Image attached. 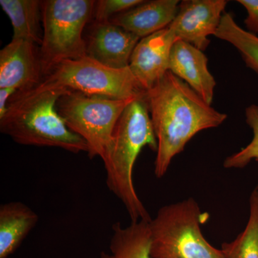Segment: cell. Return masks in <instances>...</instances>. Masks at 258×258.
I'll return each mask as SVG.
<instances>
[{
  "instance_id": "14",
  "label": "cell",
  "mask_w": 258,
  "mask_h": 258,
  "mask_svg": "<svg viewBox=\"0 0 258 258\" xmlns=\"http://www.w3.org/2000/svg\"><path fill=\"white\" fill-rule=\"evenodd\" d=\"M39 216L28 205L10 202L0 207V258L14 253L38 223Z\"/></svg>"
},
{
  "instance_id": "18",
  "label": "cell",
  "mask_w": 258,
  "mask_h": 258,
  "mask_svg": "<svg viewBox=\"0 0 258 258\" xmlns=\"http://www.w3.org/2000/svg\"><path fill=\"white\" fill-rule=\"evenodd\" d=\"M249 215L244 230L230 242L222 244L225 258H258V185L249 200Z\"/></svg>"
},
{
  "instance_id": "12",
  "label": "cell",
  "mask_w": 258,
  "mask_h": 258,
  "mask_svg": "<svg viewBox=\"0 0 258 258\" xmlns=\"http://www.w3.org/2000/svg\"><path fill=\"white\" fill-rule=\"evenodd\" d=\"M208 62L203 51L183 40H176L171 47L169 71L211 105L216 81L209 71Z\"/></svg>"
},
{
  "instance_id": "2",
  "label": "cell",
  "mask_w": 258,
  "mask_h": 258,
  "mask_svg": "<svg viewBox=\"0 0 258 258\" xmlns=\"http://www.w3.org/2000/svg\"><path fill=\"white\" fill-rule=\"evenodd\" d=\"M157 152L154 133L146 94L134 99L117 121L111 144L102 160L108 189L125 207L132 222H150L152 217L140 200L134 184L133 171L142 149Z\"/></svg>"
},
{
  "instance_id": "16",
  "label": "cell",
  "mask_w": 258,
  "mask_h": 258,
  "mask_svg": "<svg viewBox=\"0 0 258 258\" xmlns=\"http://www.w3.org/2000/svg\"><path fill=\"white\" fill-rule=\"evenodd\" d=\"M0 5L11 21L13 40H24L40 47L43 38L42 1L0 0Z\"/></svg>"
},
{
  "instance_id": "3",
  "label": "cell",
  "mask_w": 258,
  "mask_h": 258,
  "mask_svg": "<svg viewBox=\"0 0 258 258\" xmlns=\"http://www.w3.org/2000/svg\"><path fill=\"white\" fill-rule=\"evenodd\" d=\"M66 88L17 93L0 118V131L22 145L59 148L74 154L88 152L86 141L67 126L57 113Z\"/></svg>"
},
{
  "instance_id": "11",
  "label": "cell",
  "mask_w": 258,
  "mask_h": 258,
  "mask_svg": "<svg viewBox=\"0 0 258 258\" xmlns=\"http://www.w3.org/2000/svg\"><path fill=\"white\" fill-rule=\"evenodd\" d=\"M176 40L167 27L141 39L137 44L131 57L129 69L146 91L169 71L171 47Z\"/></svg>"
},
{
  "instance_id": "7",
  "label": "cell",
  "mask_w": 258,
  "mask_h": 258,
  "mask_svg": "<svg viewBox=\"0 0 258 258\" xmlns=\"http://www.w3.org/2000/svg\"><path fill=\"white\" fill-rule=\"evenodd\" d=\"M55 88H66L116 99H131L147 93L129 67L111 69L87 56L59 62L44 77L41 83L32 90L44 91Z\"/></svg>"
},
{
  "instance_id": "9",
  "label": "cell",
  "mask_w": 258,
  "mask_h": 258,
  "mask_svg": "<svg viewBox=\"0 0 258 258\" xmlns=\"http://www.w3.org/2000/svg\"><path fill=\"white\" fill-rule=\"evenodd\" d=\"M24 40H12L0 50V88L18 93L36 88L44 79L40 47Z\"/></svg>"
},
{
  "instance_id": "5",
  "label": "cell",
  "mask_w": 258,
  "mask_h": 258,
  "mask_svg": "<svg viewBox=\"0 0 258 258\" xmlns=\"http://www.w3.org/2000/svg\"><path fill=\"white\" fill-rule=\"evenodd\" d=\"M93 0L42 1L43 38L40 47L44 77L64 60L86 56L83 30L93 18Z\"/></svg>"
},
{
  "instance_id": "22",
  "label": "cell",
  "mask_w": 258,
  "mask_h": 258,
  "mask_svg": "<svg viewBox=\"0 0 258 258\" xmlns=\"http://www.w3.org/2000/svg\"><path fill=\"white\" fill-rule=\"evenodd\" d=\"M17 93L18 91L15 88H0V118H3L6 113L10 100Z\"/></svg>"
},
{
  "instance_id": "8",
  "label": "cell",
  "mask_w": 258,
  "mask_h": 258,
  "mask_svg": "<svg viewBox=\"0 0 258 258\" xmlns=\"http://www.w3.org/2000/svg\"><path fill=\"white\" fill-rule=\"evenodd\" d=\"M227 0H184L180 2L174 21L169 25L177 40L205 51L215 36L225 13Z\"/></svg>"
},
{
  "instance_id": "1",
  "label": "cell",
  "mask_w": 258,
  "mask_h": 258,
  "mask_svg": "<svg viewBox=\"0 0 258 258\" xmlns=\"http://www.w3.org/2000/svg\"><path fill=\"white\" fill-rule=\"evenodd\" d=\"M146 100L158 143L157 178L165 175L172 159L197 134L218 127L227 118L169 71L147 91Z\"/></svg>"
},
{
  "instance_id": "4",
  "label": "cell",
  "mask_w": 258,
  "mask_h": 258,
  "mask_svg": "<svg viewBox=\"0 0 258 258\" xmlns=\"http://www.w3.org/2000/svg\"><path fill=\"white\" fill-rule=\"evenodd\" d=\"M209 215L193 198L161 207L149 222L152 258H225L204 237Z\"/></svg>"
},
{
  "instance_id": "20",
  "label": "cell",
  "mask_w": 258,
  "mask_h": 258,
  "mask_svg": "<svg viewBox=\"0 0 258 258\" xmlns=\"http://www.w3.org/2000/svg\"><path fill=\"white\" fill-rule=\"evenodd\" d=\"M142 0H99L95 3L93 18L96 23L109 22L115 15L124 13L137 5Z\"/></svg>"
},
{
  "instance_id": "21",
  "label": "cell",
  "mask_w": 258,
  "mask_h": 258,
  "mask_svg": "<svg viewBox=\"0 0 258 258\" xmlns=\"http://www.w3.org/2000/svg\"><path fill=\"white\" fill-rule=\"evenodd\" d=\"M237 3L244 7L247 13L244 20L247 31L258 35V0H237Z\"/></svg>"
},
{
  "instance_id": "19",
  "label": "cell",
  "mask_w": 258,
  "mask_h": 258,
  "mask_svg": "<svg viewBox=\"0 0 258 258\" xmlns=\"http://www.w3.org/2000/svg\"><path fill=\"white\" fill-rule=\"evenodd\" d=\"M246 123L253 133L250 143L240 152L227 157L223 163L226 169H243L252 160L258 162V106L252 104L245 109Z\"/></svg>"
},
{
  "instance_id": "15",
  "label": "cell",
  "mask_w": 258,
  "mask_h": 258,
  "mask_svg": "<svg viewBox=\"0 0 258 258\" xmlns=\"http://www.w3.org/2000/svg\"><path fill=\"white\" fill-rule=\"evenodd\" d=\"M112 230L109 252L103 251L101 258H152L149 222H132L126 227L117 222Z\"/></svg>"
},
{
  "instance_id": "17",
  "label": "cell",
  "mask_w": 258,
  "mask_h": 258,
  "mask_svg": "<svg viewBox=\"0 0 258 258\" xmlns=\"http://www.w3.org/2000/svg\"><path fill=\"white\" fill-rule=\"evenodd\" d=\"M215 36L233 45L247 67L258 75V35L241 28L230 13H225Z\"/></svg>"
},
{
  "instance_id": "13",
  "label": "cell",
  "mask_w": 258,
  "mask_h": 258,
  "mask_svg": "<svg viewBox=\"0 0 258 258\" xmlns=\"http://www.w3.org/2000/svg\"><path fill=\"white\" fill-rule=\"evenodd\" d=\"M179 0H152L113 17L110 23L141 39L167 28L176 18Z\"/></svg>"
},
{
  "instance_id": "10",
  "label": "cell",
  "mask_w": 258,
  "mask_h": 258,
  "mask_svg": "<svg viewBox=\"0 0 258 258\" xmlns=\"http://www.w3.org/2000/svg\"><path fill=\"white\" fill-rule=\"evenodd\" d=\"M86 40V56L106 67H129L134 49L141 38L110 22H94Z\"/></svg>"
},
{
  "instance_id": "6",
  "label": "cell",
  "mask_w": 258,
  "mask_h": 258,
  "mask_svg": "<svg viewBox=\"0 0 258 258\" xmlns=\"http://www.w3.org/2000/svg\"><path fill=\"white\" fill-rule=\"evenodd\" d=\"M136 98L116 99L68 90L56 108L67 126L86 141L88 157L102 159L120 115Z\"/></svg>"
}]
</instances>
